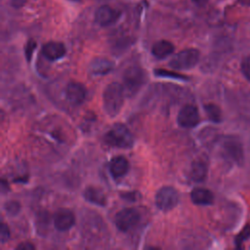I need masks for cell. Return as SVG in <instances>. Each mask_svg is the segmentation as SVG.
<instances>
[{
    "label": "cell",
    "instance_id": "obj_1",
    "mask_svg": "<svg viewBox=\"0 0 250 250\" xmlns=\"http://www.w3.org/2000/svg\"><path fill=\"white\" fill-rule=\"evenodd\" d=\"M124 88L117 82L109 83L103 93V106L107 115L114 117L117 115L124 104Z\"/></svg>",
    "mask_w": 250,
    "mask_h": 250
},
{
    "label": "cell",
    "instance_id": "obj_2",
    "mask_svg": "<svg viewBox=\"0 0 250 250\" xmlns=\"http://www.w3.org/2000/svg\"><path fill=\"white\" fill-rule=\"evenodd\" d=\"M104 140L108 146L119 148H130L134 144L130 130L121 123L114 124L105 133Z\"/></svg>",
    "mask_w": 250,
    "mask_h": 250
},
{
    "label": "cell",
    "instance_id": "obj_3",
    "mask_svg": "<svg viewBox=\"0 0 250 250\" xmlns=\"http://www.w3.org/2000/svg\"><path fill=\"white\" fill-rule=\"evenodd\" d=\"M146 75L145 70L138 65H131L124 70L123 73V88L127 96H133L146 83Z\"/></svg>",
    "mask_w": 250,
    "mask_h": 250
},
{
    "label": "cell",
    "instance_id": "obj_4",
    "mask_svg": "<svg viewBox=\"0 0 250 250\" xmlns=\"http://www.w3.org/2000/svg\"><path fill=\"white\" fill-rule=\"evenodd\" d=\"M200 53L196 49H185L176 54L170 61V66L174 69H189L199 61Z\"/></svg>",
    "mask_w": 250,
    "mask_h": 250
},
{
    "label": "cell",
    "instance_id": "obj_5",
    "mask_svg": "<svg viewBox=\"0 0 250 250\" xmlns=\"http://www.w3.org/2000/svg\"><path fill=\"white\" fill-rule=\"evenodd\" d=\"M179 193L173 187H163L155 194V204L162 211H170L177 206Z\"/></svg>",
    "mask_w": 250,
    "mask_h": 250
},
{
    "label": "cell",
    "instance_id": "obj_6",
    "mask_svg": "<svg viewBox=\"0 0 250 250\" xmlns=\"http://www.w3.org/2000/svg\"><path fill=\"white\" fill-rule=\"evenodd\" d=\"M140 213L134 208H125L115 215V226L121 231H128L140 222Z\"/></svg>",
    "mask_w": 250,
    "mask_h": 250
},
{
    "label": "cell",
    "instance_id": "obj_7",
    "mask_svg": "<svg viewBox=\"0 0 250 250\" xmlns=\"http://www.w3.org/2000/svg\"><path fill=\"white\" fill-rule=\"evenodd\" d=\"M199 112L194 104H185L178 113V123L184 128H191L199 122Z\"/></svg>",
    "mask_w": 250,
    "mask_h": 250
},
{
    "label": "cell",
    "instance_id": "obj_8",
    "mask_svg": "<svg viewBox=\"0 0 250 250\" xmlns=\"http://www.w3.org/2000/svg\"><path fill=\"white\" fill-rule=\"evenodd\" d=\"M65 97L70 104H81L86 98V89L79 82H70L65 88Z\"/></svg>",
    "mask_w": 250,
    "mask_h": 250
},
{
    "label": "cell",
    "instance_id": "obj_9",
    "mask_svg": "<svg viewBox=\"0 0 250 250\" xmlns=\"http://www.w3.org/2000/svg\"><path fill=\"white\" fill-rule=\"evenodd\" d=\"M75 223V216L68 209H60L54 217V225L58 230L64 231L69 229Z\"/></svg>",
    "mask_w": 250,
    "mask_h": 250
},
{
    "label": "cell",
    "instance_id": "obj_10",
    "mask_svg": "<svg viewBox=\"0 0 250 250\" xmlns=\"http://www.w3.org/2000/svg\"><path fill=\"white\" fill-rule=\"evenodd\" d=\"M118 16H119V13L116 10L112 9L109 6L104 5L97 10L95 18L99 24L103 26H106L113 23L118 19Z\"/></svg>",
    "mask_w": 250,
    "mask_h": 250
},
{
    "label": "cell",
    "instance_id": "obj_11",
    "mask_svg": "<svg viewBox=\"0 0 250 250\" xmlns=\"http://www.w3.org/2000/svg\"><path fill=\"white\" fill-rule=\"evenodd\" d=\"M65 47L61 42H48L42 48V54L49 61H57L65 55Z\"/></svg>",
    "mask_w": 250,
    "mask_h": 250
},
{
    "label": "cell",
    "instance_id": "obj_12",
    "mask_svg": "<svg viewBox=\"0 0 250 250\" xmlns=\"http://www.w3.org/2000/svg\"><path fill=\"white\" fill-rule=\"evenodd\" d=\"M128 170H129V162L122 155L113 157L109 162V172L114 179H118L125 176Z\"/></svg>",
    "mask_w": 250,
    "mask_h": 250
},
{
    "label": "cell",
    "instance_id": "obj_13",
    "mask_svg": "<svg viewBox=\"0 0 250 250\" xmlns=\"http://www.w3.org/2000/svg\"><path fill=\"white\" fill-rule=\"evenodd\" d=\"M191 201L196 205H208L214 200L212 191L203 188H195L190 193Z\"/></svg>",
    "mask_w": 250,
    "mask_h": 250
},
{
    "label": "cell",
    "instance_id": "obj_14",
    "mask_svg": "<svg viewBox=\"0 0 250 250\" xmlns=\"http://www.w3.org/2000/svg\"><path fill=\"white\" fill-rule=\"evenodd\" d=\"M112 62L104 58L94 59L89 66V71L93 75H104L112 69Z\"/></svg>",
    "mask_w": 250,
    "mask_h": 250
},
{
    "label": "cell",
    "instance_id": "obj_15",
    "mask_svg": "<svg viewBox=\"0 0 250 250\" xmlns=\"http://www.w3.org/2000/svg\"><path fill=\"white\" fill-rule=\"evenodd\" d=\"M84 197L86 200L100 206H104L106 204L105 194L101 188L96 187H88L84 190Z\"/></svg>",
    "mask_w": 250,
    "mask_h": 250
},
{
    "label": "cell",
    "instance_id": "obj_16",
    "mask_svg": "<svg viewBox=\"0 0 250 250\" xmlns=\"http://www.w3.org/2000/svg\"><path fill=\"white\" fill-rule=\"evenodd\" d=\"M174 51V45L167 40H160L154 43L151 49L152 55L157 59H164Z\"/></svg>",
    "mask_w": 250,
    "mask_h": 250
},
{
    "label": "cell",
    "instance_id": "obj_17",
    "mask_svg": "<svg viewBox=\"0 0 250 250\" xmlns=\"http://www.w3.org/2000/svg\"><path fill=\"white\" fill-rule=\"evenodd\" d=\"M207 176V164L202 160H196L192 163L190 169V178L194 182H202Z\"/></svg>",
    "mask_w": 250,
    "mask_h": 250
},
{
    "label": "cell",
    "instance_id": "obj_18",
    "mask_svg": "<svg viewBox=\"0 0 250 250\" xmlns=\"http://www.w3.org/2000/svg\"><path fill=\"white\" fill-rule=\"evenodd\" d=\"M225 149L231 158H233L236 161H239V158L242 157V152H241V146L239 144L235 142H228L225 145Z\"/></svg>",
    "mask_w": 250,
    "mask_h": 250
},
{
    "label": "cell",
    "instance_id": "obj_19",
    "mask_svg": "<svg viewBox=\"0 0 250 250\" xmlns=\"http://www.w3.org/2000/svg\"><path fill=\"white\" fill-rule=\"evenodd\" d=\"M205 108V112L207 114V116L209 117L210 120L214 121V122H220L222 119V112L221 109L219 108L218 105L214 104H208L204 105Z\"/></svg>",
    "mask_w": 250,
    "mask_h": 250
},
{
    "label": "cell",
    "instance_id": "obj_20",
    "mask_svg": "<svg viewBox=\"0 0 250 250\" xmlns=\"http://www.w3.org/2000/svg\"><path fill=\"white\" fill-rule=\"evenodd\" d=\"M4 209L6 211V213L10 216H15L17 215L20 210H21V204L18 202V201H15V200H10V201H7L4 205Z\"/></svg>",
    "mask_w": 250,
    "mask_h": 250
},
{
    "label": "cell",
    "instance_id": "obj_21",
    "mask_svg": "<svg viewBox=\"0 0 250 250\" xmlns=\"http://www.w3.org/2000/svg\"><path fill=\"white\" fill-rule=\"evenodd\" d=\"M241 70L244 74V76L250 80V56L243 59L241 62Z\"/></svg>",
    "mask_w": 250,
    "mask_h": 250
},
{
    "label": "cell",
    "instance_id": "obj_22",
    "mask_svg": "<svg viewBox=\"0 0 250 250\" xmlns=\"http://www.w3.org/2000/svg\"><path fill=\"white\" fill-rule=\"evenodd\" d=\"M9 238H10L9 227L5 223H2L1 227H0V239H1V242L5 243Z\"/></svg>",
    "mask_w": 250,
    "mask_h": 250
},
{
    "label": "cell",
    "instance_id": "obj_23",
    "mask_svg": "<svg viewBox=\"0 0 250 250\" xmlns=\"http://www.w3.org/2000/svg\"><path fill=\"white\" fill-rule=\"evenodd\" d=\"M35 47H36V43L33 40H29L28 43L26 44V46H25V57H26L27 61L30 60Z\"/></svg>",
    "mask_w": 250,
    "mask_h": 250
},
{
    "label": "cell",
    "instance_id": "obj_24",
    "mask_svg": "<svg viewBox=\"0 0 250 250\" xmlns=\"http://www.w3.org/2000/svg\"><path fill=\"white\" fill-rule=\"evenodd\" d=\"M17 250H34L35 249V246L31 243V242H21L20 243L17 247H16Z\"/></svg>",
    "mask_w": 250,
    "mask_h": 250
},
{
    "label": "cell",
    "instance_id": "obj_25",
    "mask_svg": "<svg viewBox=\"0 0 250 250\" xmlns=\"http://www.w3.org/2000/svg\"><path fill=\"white\" fill-rule=\"evenodd\" d=\"M138 196H139V194L137 192H124V193H121V197L126 199V200H129V201H135Z\"/></svg>",
    "mask_w": 250,
    "mask_h": 250
},
{
    "label": "cell",
    "instance_id": "obj_26",
    "mask_svg": "<svg viewBox=\"0 0 250 250\" xmlns=\"http://www.w3.org/2000/svg\"><path fill=\"white\" fill-rule=\"evenodd\" d=\"M156 73H157L158 75H162V76L169 74V75H171V76H176V77H178V78H184V76L181 75V74H178V73H175V72H170V73H168L167 71H164V70H162V69H158V71H155V74H156Z\"/></svg>",
    "mask_w": 250,
    "mask_h": 250
},
{
    "label": "cell",
    "instance_id": "obj_27",
    "mask_svg": "<svg viewBox=\"0 0 250 250\" xmlns=\"http://www.w3.org/2000/svg\"><path fill=\"white\" fill-rule=\"evenodd\" d=\"M192 1L197 5H204L208 0H192Z\"/></svg>",
    "mask_w": 250,
    "mask_h": 250
},
{
    "label": "cell",
    "instance_id": "obj_28",
    "mask_svg": "<svg viewBox=\"0 0 250 250\" xmlns=\"http://www.w3.org/2000/svg\"><path fill=\"white\" fill-rule=\"evenodd\" d=\"M71 1H75V2H78V1H80V0H71Z\"/></svg>",
    "mask_w": 250,
    "mask_h": 250
}]
</instances>
